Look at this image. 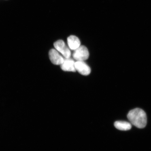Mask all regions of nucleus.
Returning <instances> with one entry per match:
<instances>
[{
  "label": "nucleus",
  "instance_id": "f03ea898",
  "mask_svg": "<svg viewBox=\"0 0 151 151\" xmlns=\"http://www.w3.org/2000/svg\"><path fill=\"white\" fill-rule=\"evenodd\" d=\"M89 56V52L86 46H80L74 50L73 58L77 61H84L88 59Z\"/></svg>",
  "mask_w": 151,
  "mask_h": 151
},
{
  "label": "nucleus",
  "instance_id": "39448f33",
  "mask_svg": "<svg viewBox=\"0 0 151 151\" xmlns=\"http://www.w3.org/2000/svg\"><path fill=\"white\" fill-rule=\"evenodd\" d=\"M49 55L51 61L55 65H61L64 61L63 58L54 49L50 51Z\"/></svg>",
  "mask_w": 151,
  "mask_h": 151
},
{
  "label": "nucleus",
  "instance_id": "7ed1b4c3",
  "mask_svg": "<svg viewBox=\"0 0 151 151\" xmlns=\"http://www.w3.org/2000/svg\"><path fill=\"white\" fill-rule=\"evenodd\" d=\"M55 48L60 52L65 58H70L71 52L63 40H59L54 43Z\"/></svg>",
  "mask_w": 151,
  "mask_h": 151
},
{
  "label": "nucleus",
  "instance_id": "6e6552de",
  "mask_svg": "<svg viewBox=\"0 0 151 151\" xmlns=\"http://www.w3.org/2000/svg\"><path fill=\"white\" fill-rule=\"evenodd\" d=\"M114 125L117 129L121 131H128L132 128L130 123L124 121H116L114 123Z\"/></svg>",
  "mask_w": 151,
  "mask_h": 151
},
{
  "label": "nucleus",
  "instance_id": "20e7f679",
  "mask_svg": "<svg viewBox=\"0 0 151 151\" xmlns=\"http://www.w3.org/2000/svg\"><path fill=\"white\" fill-rule=\"evenodd\" d=\"M75 67L76 70L83 75H89L91 71L90 67L84 61L75 62Z\"/></svg>",
  "mask_w": 151,
  "mask_h": 151
},
{
  "label": "nucleus",
  "instance_id": "f257e3e1",
  "mask_svg": "<svg viewBox=\"0 0 151 151\" xmlns=\"http://www.w3.org/2000/svg\"><path fill=\"white\" fill-rule=\"evenodd\" d=\"M127 118L131 123L138 128H144L146 126V114L142 109L136 108L130 111Z\"/></svg>",
  "mask_w": 151,
  "mask_h": 151
},
{
  "label": "nucleus",
  "instance_id": "423d86ee",
  "mask_svg": "<svg viewBox=\"0 0 151 151\" xmlns=\"http://www.w3.org/2000/svg\"><path fill=\"white\" fill-rule=\"evenodd\" d=\"M61 69L64 71L76 72L75 62L70 58H65L61 65Z\"/></svg>",
  "mask_w": 151,
  "mask_h": 151
},
{
  "label": "nucleus",
  "instance_id": "0eeeda50",
  "mask_svg": "<svg viewBox=\"0 0 151 151\" xmlns=\"http://www.w3.org/2000/svg\"><path fill=\"white\" fill-rule=\"evenodd\" d=\"M67 42L69 48L72 50H75L81 46V42L78 37L74 35L68 37Z\"/></svg>",
  "mask_w": 151,
  "mask_h": 151
}]
</instances>
